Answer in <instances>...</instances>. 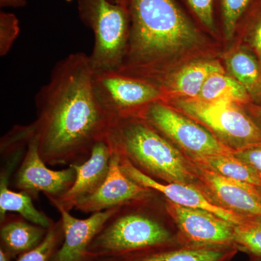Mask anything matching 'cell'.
Returning a JSON list of instances; mask_svg holds the SVG:
<instances>
[{"label": "cell", "mask_w": 261, "mask_h": 261, "mask_svg": "<svg viewBox=\"0 0 261 261\" xmlns=\"http://www.w3.org/2000/svg\"><path fill=\"white\" fill-rule=\"evenodd\" d=\"M175 109L200 123L233 151L261 144V128L237 103L196 98L173 101Z\"/></svg>", "instance_id": "8992f818"}, {"label": "cell", "mask_w": 261, "mask_h": 261, "mask_svg": "<svg viewBox=\"0 0 261 261\" xmlns=\"http://www.w3.org/2000/svg\"><path fill=\"white\" fill-rule=\"evenodd\" d=\"M13 166H8L0 178V219H5L8 212L18 213L21 217L38 226L49 228L54 221L43 214L33 203L31 196L23 192H16L8 188L9 175Z\"/></svg>", "instance_id": "ac0fdd59"}, {"label": "cell", "mask_w": 261, "mask_h": 261, "mask_svg": "<svg viewBox=\"0 0 261 261\" xmlns=\"http://www.w3.org/2000/svg\"><path fill=\"white\" fill-rule=\"evenodd\" d=\"M174 241L172 233L159 220L124 206L108 220L89 245V258H126L164 248Z\"/></svg>", "instance_id": "277c9868"}, {"label": "cell", "mask_w": 261, "mask_h": 261, "mask_svg": "<svg viewBox=\"0 0 261 261\" xmlns=\"http://www.w3.org/2000/svg\"><path fill=\"white\" fill-rule=\"evenodd\" d=\"M27 5V0H0L1 8H20Z\"/></svg>", "instance_id": "f1b7e54d"}, {"label": "cell", "mask_w": 261, "mask_h": 261, "mask_svg": "<svg viewBox=\"0 0 261 261\" xmlns=\"http://www.w3.org/2000/svg\"><path fill=\"white\" fill-rule=\"evenodd\" d=\"M221 72H224V69L216 62H199L187 65L165 82L163 95L168 93L184 98H196L207 79Z\"/></svg>", "instance_id": "e0dca14e"}, {"label": "cell", "mask_w": 261, "mask_h": 261, "mask_svg": "<svg viewBox=\"0 0 261 261\" xmlns=\"http://www.w3.org/2000/svg\"><path fill=\"white\" fill-rule=\"evenodd\" d=\"M248 112L253 121L261 128V106H250Z\"/></svg>", "instance_id": "f546056e"}, {"label": "cell", "mask_w": 261, "mask_h": 261, "mask_svg": "<svg viewBox=\"0 0 261 261\" xmlns=\"http://www.w3.org/2000/svg\"><path fill=\"white\" fill-rule=\"evenodd\" d=\"M253 45L256 50L260 53L261 51V21L257 25L253 38Z\"/></svg>", "instance_id": "4dcf8cb0"}, {"label": "cell", "mask_w": 261, "mask_h": 261, "mask_svg": "<svg viewBox=\"0 0 261 261\" xmlns=\"http://www.w3.org/2000/svg\"><path fill=\"white\" fill-rule=\"evenodd\" d=\"M19 33L20 25L17 17L13 13L0 12V56L8 54Z\"/></svg>", "instance_id": "d4e9b609"}, {"label": "cell", "mask_w": 261, "mask_h": 261, "mask_svg": "<svg viewBox=\"0 0 261 261\" xmlns=\"http://www.w3.org/2000/svg\"><path fill=\"white\" fill-rule=\"evenodd\" d=\"M257 193H258L259 197L261 199V186L256 187Z\"/></svg>", "instance_id": "e575fe53"}, {"label": "cell", "mask_w": 261, "mask_h": 261, "mask_svg": "<svg viewBox=\"0 0 261 261\" xmlns=\"http://www.w3.org/2000/svg\"><path fill=\"white\" fill-rule=\"evenodd\" d=\"M12 257L3 247L0 248V261H11Z\"/></svg>", "instance_id": "1f68e13d"}, {"label": "cell", "mask_w": 261, "mask_h": 261, "mask_svg": "<svg viewBox=\"0 0 261 261\" xmlns=\"http://www.w3.org/2000/svg\"><path fill=\"white\" fill-rule=\"evenodd\" d=\"M226 64L235 80L243 84L252 97H261V76L253 57L239 51L228 58Z\"/></svg>", "instance_id": "7402d4cb"}, {"label": "cell", "mask_w": 261, "mask_h": 261, "mask_svg": "<svg viewBox=\"0 0 261 261\" xmlns=\"http://www.w3.org/2000/svg\"><path fill=\"white\" fill-rule=\"evenodd\" d=\"M93 78L89 56L71 53L56 63L38 92L37 118L30 125L46 164H80L106 140L113 121L98 102Z\"/></svg>", "instance_id": "6da1fadb"}, {"label": "cell", "mask_w": 261, "mask_h": 261, "mask_svg": "<svg viewBox=\"0 0 261 261\" xmlns=\"http://www.w3.org/2000/svg\"><path fill=\"white\" fill-rule=\"evenodd\" d=\"M233 155L246 163L261 176V144L233 152Z\"/></svg>", "instance_id": "83f0119b"}, {"label": "cell", "mask_w": 261, "mask_h": 261, "mask_svg": "<svg viewBox=\"0 0 261 261\" xmlns=\"http://www.w3.org/2000/svg\"><path fill=\"white\" fill-rule=\"evenodd\" d=\"M137 116L178 145L190 159L234 152L205 126L163 101L152 102Z\"/></svg>", "instance_id": "52a82bcc"}, {"label": "cell", "mask_w": 261, "mask_h": 261, "mask_svg": "<svg viewBox=\"0 0 261 261\" xmlns=\"http://www.w3.org/2000/svg\"><path fill=\"white\" fill-rule=\"evenodd\" d=\"M237 252L234 247L187 246L173 250H152L122 261H228Z\"/></svg>", "instance_id": "d6986e66"}, {"label": "cell", "mask_w": 261, "mask_h": 261, "mask_svg": "<svg viewBox=\"0 0 261 261\" xmlns=\"http://www.w3.org/2000/svg\"><path fill=\"white\" fill-rule=\"evenodd\" d=\"M43 161L34 135L25 149L20 167L15 175L14 187L29 194L43 192L48 198H58L68 191L76 177L72 166L65 169H50Z\"/></svg>", "instance_id": "30bf717a"}, {"label": "cell", "mask_w": 261, "mask_h": 261, "mask_svg": "<svg viewBox=\"0 0 261 261\" xmlns=\"http://www.w3.org/2000/svg\"><path fill=\"white\" fill-rule=\"evenodd\" d=\"M251 98L243 84L221 72L214 73L207 79L196 99L205 102L226 101L241 106L249 104Z\"/></svg>", "instance_id": "44dd1931"}, {"label": "cell", "mask_w": 261, "mask_h": 261, "mask_svg": "<svg viewBox=\"0 0 261 261\" xmlns=\"http://www.w3.org/2000/svg\"><path fill=\"white\" fill-rule=\"evenodd\" d=\"M166 211L189 246L234 247L235 225L209 211L166 200Z\"/></svg>", "instance_id": "9c48e42d"}, {"label": "cell", "mask_w": 261, "mask_h": 261, "mask_svg": "<svg viewBox=\"0 0 261 261\" xmlns=\"http://www.w3.org/2000/svg\"><path fill=\"white\" fill-rule=\"evenodd\" d=\"M110 1L118 4L128 5V0H110Z\"/></svg>", "instance_id": "836d02e7"}, {"label": "cell", "mask_w": 261, "mask_h": 261, "mask_svg": "<svg viewBox=\"0 0 261 261\" xmlns=\"http://www.w3.org/2000/svg\"><path fill=\"white\" fill-rule=\"evenodd\" d=\"M120 163L119 154L112 152L106 179L93 194L79 201L73 209L94 214L149 198L154 191L128 178L122 171Z\"/></svg>", "instance_id": "8fae6325"}, {"label": "cell", "mask_w": 261, "mask_h": 261, "mask_svg": "<svg viewBox=\"0 0 261 261\" xmlns=\"http://www.w3.org/2000/svg\"><path fill=\"white\" fill-rule=\"evenodd\" d=\"M195 164L197 185L216 205L243 216L261 217L256 187L233 181Z\"/></svg>", "instance_id": "7c38bea8"}, {"label": "cell", "mask_w": 261, "mask_h": 261, "mask_svg": "<svg viewBox=\"0 0 261 261\" xmlns=\"http://www.w3.org/2000/svg\"><path fill=\"white\" fill-rule=\"evenodd\" d=\"M112 150L106 140L94 146L89 159L80 164L70 165L76 177L73 185L58 198H49L51 204H58L70 211L82 199L93 194L102 185L109 173Z\"/></svg>", "instance_id": "9a60e30c"}, {"label": "cell", "mask_w": 261, "mask_h": 261, "mask_svg": "<svg viewBox=\"0 0 261 261\" xmlns=\"http://www.w3.org/2000/svg\"><path fill=\"white\" fill-rule=\"evenodd\" d=\"M94 93L112 121L139 116L147 106L163 101L162 89L156 84L118 70L94 71Z\"/></svg>", "instance_id": "ba28073f"}, {"label": "cell", "mask_w": 261, "mask_h": 261, "mask_svg": "<svg viewBox=\"0 0 261 261\" xmlns=\"http://www.w3.org/2000/svg\"><path fill=\"white\" fill-rule=\"evenodd\" d=\"M106 140L112 152L150 177L197 186L195 164L190 158L141 117L114 120Z\"/></svg>", "instance_id": "3957f363"}, {"label": "cell", "mask_w": 261, "mask_h": 261, "mask_svg": "<svg viewBox=\"0 0 261 261\" xmlns=\"http://www.w3.org/2000/svg\"><path fill=\"white\" fill-rule=\"evenodd\" d=\"M224 15L225 34L231 39L234 34L237 23L248 6L250 0H221Z\"/></svg>", "instance_id": "484cf974"}, {"label": "cell", "mask_w": 261, "mask_h": 261, "mask_svg": "<svg viewBox=\"0 0 261 261\" xmlns=\"http://www.w3.org/2000/svg\"><path fill=\"white\" fill-rule=\"evenodd\" d=\"M117 259L113 258H90L86 261H117Z\"/></svg>", "instance_id": "d6a6232c"}, {"label": "cell", "mask_w": 261, "mask_h": 261, "mask_svg": "<svg viewBox=\"0 0 261 261\" xmlns=\"http://www.w3.org/2000/svg\"><path fill=\"white\" fill-rule=\"evenodd\" d=\"M202 23L214 31L215 29L213 0H187Z\"/></svg>", "instance_id": "4316f807"}, {"label": "cell", "mask_w": 261, "mask_h": 261, "mask_svg": "<svg viewBox=\"0 0 261 261\" xmlns=\"http://www.w3.org/2000/svg\"><path fill=\"white\" fill-rule=\"evenodd\" d=\"M63 240L61 221L54 223L48 229L42 243L33 250L22 254L17 261H51Z\"/></svg>", "instance_id": "cb8c5ba5"}, {"label": "cell", "mask_w": 261, "mask_h": 261, "mask_svg": "<svg viewBox=\"0 0 261 261\" xmlns=\"http://www.w3.org/2000/svg\"><path fill=\"white\" fill-rule=\"evenodd\" d=\"M119 156L121 170L128 178L141 186L159 192L170 202L183 207L209 211L234 225L240 224L245 219V216H240L215 204L198 187L158 181L137 169L125 158L120 154Z\"/></svg>", "instance_id": "4fadbf2b"}, {"label": "cell", "mask_w": 261, "mask_h": 261, "mask_svg": "<svg viewBox=\"0 0 261 261\" xmlns=\"http://www.w3.org/2000/svg\"><path fill=\"white\" fill-rule=\"evenodd\" d=\"M48 229L27 221L23 217L6 216L1 222V247L12 258L19 257L37 247L45 238Z\"/></svg>", "instance_id": "2e32d148"}, {"label": "cell", "mask_w": 261, "mask_h": 261, "mask_svg": "<svg viewBox=\"0 0 261 261\" xmlns=\"http://www.w3.org/2000/svg\"><path fill=\"white\" fill-rule=\"evenodd\" d=\"M79 15L94 34L89 56L94 71L118 70L126 58L130 31L128 5L110 0H77Z\"/></svg>", "instance_id": "5b68a950"}, {"label": "cell", "mask_w": 261, "mask_h": 261, "mask_svg": "<svg viewBox=\"0 0 261 261\" xmlns=\"http://www.w3.org/2000/svg\"><path fill=\"white\" fill-rule=\"evenodd\" d=\"M190 160L197 166L224 177L255 187L261 186L260 175L233 154H216Z\"/></svg>", "instance_id": "ffe728a7"}, {"label": "cell", "mask_w": 261, "mask_h": 261, "mask_svg": "<svg viewBox=\"0 0 261 261\" xmlns=\"http://www.w3.org/2000/svg\"><path fill=\"white\" fill-rule=\"evenodd\" d=\"M233 243L236 248L261 257V217L245 216L235 225Z\"/></svg>", "instance_id": "603a6c76"}, {"label": "cell", "mask_w": 261, "mask_h": 261, "mask_svg": "<svg viewBox=\"0 0 261 261\" xmlns=\"http://www.w3.org/2000/svg\"><path fill=\"white\" fill-rule=\"evenodd\" d=\"M61 214L63 240L51 261H86L89 260L88 249L108 220L118 207L94 213L85 219H76L69 211L53 204Z\"/></svg>", "instance_id": "5bb4252c"}, {"label": "cell", "mask_w": 261, "mask_h": 261, "mask_svg": "<svg viewBox=\"0 0 261 261\" xmlns=\"http://www.w3.org/2000/svg\"><path fill=\"white\" fill-rule=\"evenodd\" d=\"M128 7L129 42L120 73L152 68L200 42V34L173 0H128Z\"/></svg>", "instance_id": "7a4b0ae2"}, {"label": "cell", "mask_w": 261, "mask_h": 261, "mask_svg": "<svg viewBox=\"0 0 261 261\" xmlns=\"http://www.w3.org/2000/svg\"><path fill=\"white\" fill-rule=\"evenodd\" d=\"M260 53V63H261V51H260V53Z\"/></svg>", "instance_id": "8d00e7d4"}, {"label": "cell", "mask_w": 261, "mask_h": 261, "mask_svg": "<svg viewBox=\"0 0 261 261\" xmlns=\"http://www.w3.org/2000/svg\"><path fill=\"white\" fill-rule=\"evenodd\" d=\"M253 261H261V257H257V259H256V260Z\"/></svg>", "instance_id": "d590c367"}]
</instances>
